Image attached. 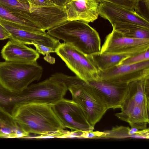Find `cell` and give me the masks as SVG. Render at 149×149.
Instances as JSON below:
<instances>
[{"mask_svg": "<svg viewBox=\"0 0 149 149\" xmlns=\"http://www.w3.org/2000/svg\"><path fill=\"white\" fill-rule=\"evenodd\" d=\"M13 117L25 132L40 136L60 137L67 134L65 129L50 105L30 104L19 108Z\"/></svg>", "mask_w": 149, "mask_h": 149, "instance_id": "cell-1", "label": "cell"}, {"mask_svg": "<svg viewBox=\"0 0 149 149\" xmlns=\"http://www.w3.org/2000/svg\"><path fill=\"white\" fill-rule=\"evenodd\" d=\"M27 104L52 105L64 98L68 88L62 81L50 77L38 83L29 85L24 89Z\"/></svg>", "mask_w": 149, "mask_h": 149, "instance_id": "cell-6", "label": "cell"}, {"mask_svg": "<svg viewBox=\"0 0 149 149\" xmlns=\"http://www.w3.org/2000/svg\"><path fill=\"white\" fill-rule=\"evenodd\" d=\"M0 5L12 11L28 13L29 4L19 0H0Z\"/></svg>", "mask_w": 149, "mask_h": 149, "instance_id": "cell-21", "label": "cell"}, {"mask_svg": "<svg viewBox=\"0 0 149 149\" xmlns=\"http://www.w3.org/2000/svg\"><path fill=\"white\" fill-rule=\"evenodd\" d=\"M0 18L26 30L44 32L40 27L32 22L28 13L12 11L0 5Z\"/></svg>", "mask_w": 149, "mask_h": 149, "instance_id": "cell-17", "label": "cell"}, {"mask_svg": "<svg viewBox=\"0 0 149 149\" xmlns=\"http://www.w3.org/2000/svg\"><path fill=\"white\" fill-rule=\"evenodd\" d=\"M42 68L37 61L24 63L0 62V85L13 91H22L42 76Z\"/></svg>", "mask_w": 149, "mask_h": 149, "instance_id": "cell-4", "label": "cell"}, {"mask_svg": "<svg viewBox=\"0 0 149 149\" xmlns=\"http://www.w3.org/2000/svg\"><path fill=\"white\" fill-rule=\"evenodd\" d=\"M99 15L111 24L117 23L135 24L149 29V22L131 10L119 5L107 2L100 3Z\"/></svg>", "mask_w": 149, "mask_h": 149, "instance_id": "cell-12", "label": "cell"}, {"mask_svg": "<svg viewBox=\"0 0 149 149\" xmlns=\"http://www.w3.org/2000/svg\"><path fill=\"white\" fill-rule=\"evenodd\" d=\"M1 54L5 61L19 63L34 62L40 57L36 50L13 40L8 41L3 46Z\"/></svg>", "mask_w": 149, "mask_h": 149, "instance_id": "cell-14", "label": "cell"}, {"mask_svg": "<svg viewBox=\"0 0 149 149\" xmlns=\"http://www.w3.org/2000/svg\"><path fill=\"white\" fill-rule=\"evenodd\" d=\"M99 3L107 2L125 7L131 10H134L138 0H96Z\"/></svg>", "mask_w": 149, "mask_h": 149, "instance_id": "cell-24", "label": "cell"}, {"mask_svg": "<svg viewBox=\"0 0 149 149\" xmlns=\"http://www.w3.org/2000/svg\"><path fill=\"white\" fill-rule=\"evenodd\" d=\"M134 10L140 16L149 22V0L138 1Z\"/></svg>", "mask_w": 149, "mask_h": 149, "instance_id": "cell-22", "label": "cell"}, {"mask_svg": "<svg viewBox=\"0 0 149 149\" xmlns=\"http://www.w3.org/2000/svg\"><path fill=\"white\" fill-rule=\"evenodd\" d=\"M34 46L36 48V50L39 53L44 55L49 54L51 53L55 52L54 50L52 48L44 45L34 44Z\"/></svg>", "mask_w": 149, "mask_h": 149, "instance_id": "cell-26", "label": "cell"}, {"mask_svg": "<svg viewBox=\"0 0 149 149\" xmlns=\"http://www.w3.org/2000/svg\"><path fill=\"white\" fill-rule=\"evenodd\" d=\"M51 76L64 83L71 94L72 100L80 107L94 129L95 125L108 109L102 99L86 81L76 75L56 73Z\"/></svg>", "mask_w": 149, "mask_h": 149, "instance_id": "cell-2", "label": "cell"}, {"mask_svg": "<svg viewBox=\"0 0 149 149\" xmlns=\"http://www.w3.org/2000/svg\"><path fill=\"white\" fill-rule=\"evenodd\" d=\"M136 56L131 54H117L100 52L88 55L98 70L104 71L120 65L126 59Z\"/></svg>", "mask_w": 149, "mask_h": 149, "instance_id": "cell-19", "label": "cell"}, {"mask_svg": "<svg viewBox=\"0 0 149 149\" xmlns=\"http://www.w3.org/2000/svg\"><path fill=\"white\" fill-rule=\"evenodd\" d=\"M29 135L19 125L12 115L0 107V138H23Z\"/></svg>", "mask_w": 149, "mask_h": 149, "instance_id": "cell-18", "label": "cell"}, {"mask_svg": "<svg viewBox=\"0 0 149 149\" xmlns=\"http://www.w3.org/2000/svg\"><path fill=\"white\" fill-rule=\"evenodd\" d=\"M138 1H141V0H138Z\"/></svg>", "mask_w": 149, "mask_h": 149, "instance_id": "cell-31", "label": "cell"}, {"mask_svg": "<svg viewBox=\"0 0 149 149\" xmlns=\"http://www.w3.org/2000/svg\"><path fill=\"white\" fill-rule=\"evenodd\" d=\"M51 106L63 125L72 132L81 133L94 129L88 123L81 109L72 100L63 98Z\"/></svg>", "mask_w": 149, "mask_h": 149, "instance_id": "cell-7", "label": "cell"}, {"mask_svg": "<svg viewBox=\"0 0 149 149\" xmlns=\"http://www.w3.org/2000/svg\"><path fill=\"white\" fill-rule=\"evenodd\" d=\"M56 6L64 7L67 0H47Z\"/></svg>", "mask_w": 149, "mask_h": 149, "instance_id": "cell-29", "label": "cell"}, {"mask_svg": "<svg viewBox=\"0 0 149 149\" xmlns=\"http://www.w3.org/2000/svg\"><path fill=\"white\" fill-rule=\"evenodd\" d=\"M149 109L140 105L134 104L121 109L115 115L119 119L128 123L131 127L139 130L146 129L149 122Z\"/></svg>", "mask_w": 149, "mask_h": 149, "instance_id": "cell-16", "label": "cell"}, {"mask_svg": "<svg viewBox=\"0 0 149 149\" xmlns=\"http://www.w3.org/2000/svg\"><path fill=\"white\" fill-rule=\"evenodd\" d=\"M149 60V49L123 61L121 65L131 64Z\"/></svg>", "mask_w": 149, "mask_h": 149, "instance_id": "cell-23", "label": "cell"}, {"mask_svg": "<svg viewBox=\"0 0 149 149\" xmlns=\"http://www.w3.org/2000/svg\"><path fill=\"white\" fill-rule=\"evenodd\" d=\"M137 104L149 109V77L131 82L121 107V109Z\"/></svg>", "mask_w": 149, "mask_h": 149, "instance_id": "cell-15", "label": "cell"}, {"mask_svg": "<svg viewBox=\"0 0 149 149\" xmlns=\"http://www.w3.org/2000/svg\"><path fill=\"white\" fill-rule=\"evenodd\" d=\"M11 39L10 34L6 29L0 24V40Z\"/></svg>", "mask_w": 149, "mask_h": 149, "instance_id": "cell-28", "label": "cell"}, {"mask_svg": "<svg viewBox=\"0 0 149 149\" xmlns=\"http://www.w3.org/2000/svg\"><path fill=\"white\" fill-rule=\"evenodd\" d=\"M22 2L26 3H29L28 1L29 0H19Z\"/></svg>", "mask_w": 149, "mask_h": 149, "instance_id": "cell-30", "label": "cell"}, {"mask_svg": "<svg viewBox=\"0 0 149 149\" xmlns=\"http://www.w3.org/2000/svg\"><path fill=\"white\" fill-rule=\"evenodd\" d=\"M55 52L81 79L87 81L99 78L98 70L87 56L71 45L64 42L61 43Z\"/></svg>", "mask_w": 149, "mask_h": 149, "instance_id": "cell-5", "label": "cell"}, {"mask_svg": "<svg viewBox=\"0 0 149 149\" xmlns=\"http://www.w3.org/2000/svg\"><path fill=\"white\" fill-rule=\"evenodd\" d=\"M86 82L102 99L108 109L121 108L128 91V84L99 78Z\"/></svg>", "mask_w": 149, "mask_h": 149, "instance_id": "cell-10", "label": "cell"}, {"mask_svg": "<svg viewBox=\"0 0 149 149\" xmlns=\"http://www.w3.org/2000/svg\"><path fill=\"white\" fill-rule=\"evenodd\" d=\"M104 133L99 132L90 131L81 133L80 135L81 137L85 138H94L101 137L104 135Z\"/></svg>", "mask_w": 149, "mask_h": 149, "instance_id": "cell-27", "label": "cell"}, {"mask_svg": "<svg viewBox=\"0 0 149 149\" xmlns=\"http://www.w3.org/2000/svg\"><path fill=\"white\" fill-rule=\"evenodd\" d=\"M98 76L101 79L128 84L149 77V60L133 64L120 65L104 71L98 70Z\"/></svg>", "mask_w": 149, "mask_h": 149, "instance_id": "cell-9", "label": "cell"}, {"mask_svg": "<svg viewBox=\"0 0 149 149\" xmlns=\"http://www.w3.org/2000/svg\"><path fill=\"white\" fill-rule=\"evenodd\" d=\"M0 24L8 32L11 39L25 45H38L47 46L54 51L61 44L58 39L45 32H32L15 26L0 18Z\"/></svg>", "mask_w": 149, "mask_h": 149, "instance_id": "cell-11", "label": "cell"}, {"mask_svg": "<svg viewBox=\"0 0 149 149\" xmlns=\"http://www.w3.org/2000/svg\"><path fill=\"white\" fill-rule=\"evenodd\" d=\"M28 2L30 7L56 6L47 0H29Z\"/></svg>", "mask_w": 149, "mask_h": 149, "instance_id": "cell-25", "label": "cell"}, {"mask_svg": "<svg viewBox=\"0 0 149 149\" xmlns=\"http://www.w3.org/2000/svg\"><path fill=\"white\" fill-rule=\"evenodd\" d=\"M149 49V39L127 38L113 29L105 37L100 53L136 55Z\"/></svg>", "mask_w": 149, "mask_h": 149, "instance_id": "cell-8", "label": "cell"}, {"mask_svg": "<svg viewBox=\"0 0 149 149\" xmlns=\"http://www.w3.org/2000/svg\"><path fill=\"white\" fill-rule=\"evenodd\" d=\"M47 33L73 46L86 56L100 52L101 39L88 23L67 20L47 31Z\"/></svg>", "mask_w": 149, "mask_h": 149, "instance_id": "cell-3", "label": "cell"}, {"mask_svg": "<svg viewBox=\"0 0 149 149\" xmlns=\"http://www.w3.org/2000/svg\"><path fill=\"white\" fill-rule=\"evenodd\" d=\"M113 29L127 38L149 39V29L130 23H117L111 24Z\"/></svg>", "mask_w": 149, "mask_h": 149, "instance_id": "cell-20", "label": "cell"}, {"mask_svg": "<svg viewBox=\"0 0 149 149\" xmlns=\"http://www.w3.org/2000/svg\"><path fill=\"white\" fill-rule=\"evenodd\" d=\"M99 4L96 0H67L64 8L67 20L94 22L99 15Z\"/></svg>", "mask_w": 149, "mask_h": 149, "instance_id": "cell-13", "label": "cell"}]
</instances>
